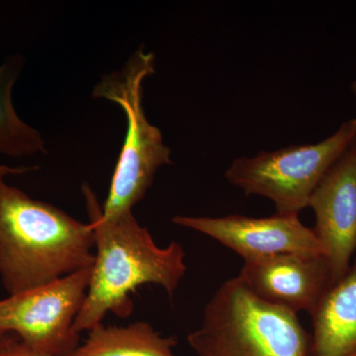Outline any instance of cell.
<instances>
[{
    "label": "cell",
    "mask_w": 356,
    "mask_h": 356,
    "mask_svg": "<svg viewBox=\"0 0 356 356\" xmlns=\"http://www.w3.org/2000/svg\"><path fill=\"white\" fill-rule=\"evenodd\" d=\"M83 194L95 236V259L86 300L74 321L79 334L102 324L107 314L130 317L134 311L131 294L142 285H159L172 299L186 273L180 243L159 247L132 212L105 218L88 184L83 186Z\"/></svg>",
    "instance_id": "6da1fadb"
},
{
    "label": "cell",
    "mask_w": 356,
    "mask_h": 356,
    "mask_svg": "<svg viewBox=\"0 0 356 356\" xmlns=\"http://www.w3.org/2000/svg\"><path fill=\"white\" fill-rule=\"evenodd\" d=\"M93 248L89 222L0 182V278L9 295L91 268Z\"/></svg>",
    "instance_id": "7a4b0ae2"
},
{
    "label": "cell",
    "mask_w": 356,
    "mask_h": 356,
    "mask_svg": "<svg viewBox=\"0 0 356 356\" xmlns=\"http://www.w3.org/2000/svg\"><path fill=\"white\" fill-rule=\"evenodd\" d=\"M187 339L198 356H312L298 315L259 298L238 276L215 292Z\"/></svg>",
    "instance_id": "3957f363"
},
{
    "label": "cell",
    "mask_w": 356,
    "mask_h": 356,
    "mask_svg": "<svg viewBox=\"0 0 356 356\" xmlns=\"http://www.w3.org/2000/svg\"><path fill=\"white\" fill-rule=\"evenodd\" d=\"M154 60L153 53L137 51L123 69L103 76L93 89L95 98L116 103L127 119L125 140L102 205L105 218L132 212L153 184L156 170L172 163L170 147L159 129L147 121L143 107V84L156 72Z\"/></svg>",
    "instance_id": "277c9868"
},
{
    "label": "cell",
    "mask_w": 356,
    "mask_h": 356,
    "mask_svg": "<svg viewBox=\"0 0 356 356\" xmlns=\"http://www.w3.org/2000/svg\"><path fill=\"white\" fill-rule=\"evenodd\" d=\"M356 137V119L318 144L298 145L234 159L225 178L245 195L270 199L281 214H299L327 170Z\"/></svg>",
    "instance_id": "5b68a950"
},
{
    "label": "cell",
    "mask_w": 356,
    "mask_h": 356,
    "mask_svg": "<svg viewBox=\"0 0 356 356\" xmlns=\"http://www.w3.org/2000/svg\"><path fill=\"white\" fill-rule=\"evenodd\" d=\"M91 270L0 300V332H11L46 355L69 356L81 344L74 321L86 300Z\"/></svg>",
    "instance_id": "8992f818"
},
{
    "label": "cell",
    "mask_w": 356,
    "mask_h": 356,
    "mask_svg": "<svg viewBox=\"0 0 356 356\" xmlns=\"http://www.w3.org/2000/svg\"><path fill=\"white\" fill-rule=\"evenodd\" d=\"M172 222L214 238L242 257L243 261L284 254L325 257L315 232L300 221L299 214L275 213L266 218L175 216Z\"/></svg>",
    "instance_id": "52a82bcc"
},
{
    "label": "cell",
    "mask_w": 356,
    "mask_h": 356,
    "mask_svg": "<svg viewBox=\"0 0 356 356\" xmlns=\"http://www.w3.org/2000/svg\"><path fill=\"white\" fill-rule=\"evenodd\" d=\"M309 207L315 213L313 229L337 282L356 252V137L316 187Z\"/></svg>",
    "instance_id": "ba28073f"
},
{
    "label": "cell",
    "mask_w": 356,
    "mask_h": 356,
    "mask_svg": "<svg viewBox=\"0 0 356 356\" xmlns=\"http://www.w3.org/2000/svg\"><path fill=\"white\" fill-rule=\"evenodd\" d=\"M238 277L259 298L313 315L336 283L325 257L284 254L245 261Z\"/></svg>",
    "instance_id": "9c48e42d"
},
{
    "label": "cell",
    "mask_w": 356,
    "mask_h": 356,
    "mask_svg": "<svg viewBox=\"0 0 356 356\" xmlns=\"http://www.w3.org/2000/svg\"><path fill=\"white\" fill-rule=\"evenodd\" d=\"M311 317L312 356H356V259Z\"/></svg>",
    "instance_id": "30bf717a"
},
{
    "label": "cell",
    "mask_w": 356,
    "mask_h": 356,
    "mask_svg": "<svg viewBox=\"0 0 356 356\" xmlns=\"http://www.w3.org/2000/svg\"><path fill=\"white\" fill-rule=\"evenodd\" d=\"M177 339L163 337L147 322L127 327L96 325L69 356H177Z\"/></svg>",
    "instance_id": "8fae6325"
},
{
    "label": "cell",
    "mask_w": 356,
    "mask_h": 356,
    "mask_svg": "<svg viewBox=\"0 0 356 356\" xmlns=\"http://www.w3.org/2000/svg\"><path fill=\"white\" fill-rule=\"evenodd\" d=\"M22 67L19 56L6 58L0 65V154L13 158L46 153L38 131L21 120L14 109L11 95Z\"/></svg>",
    "instance_id": "7c38bea8"
},
{
    "label": "cell",
    "mask_w": 356,
    "mask_h": 356,
    "mask_svg": "<svg viewBox=\"0 0 356 356\" xmlns=\"http://www.w3.org/2000/svg\"><path fill=\"white\" fill-rule=\"evenodd\" d=\"M0 356H51L41 351L34 350L19 339L7 344L0 350Z\"/></svg>",
    "instance_id": "4fadbf2b"
},
{
    "label": "cell",
    "mask_w": 356,
    "mask_h": 356,
    "mask_svg": "<svg viewBox=\"0 0 356 356\" xmlns=\"http://www.w3.org/2000/svg\"><path fill=\"white\" fill-rule=\"evenodd\" d=\"M29 168H10V166L0 165V182L4 181V177L9 175H20L30 170Z\"/></svg>",
    "instance_id": "5bb4252c"
},
{
    "label": "cell",
    "mask_w": 356,
    "mask_h": 356,
    "mask_svg": "<svg viewBox=\"0 0 356 356\" xmlns=\"http://www.w3.org/2000/svg\"><path fill=\"white\" fill-rule=\"evenodd\" d=\"M17 337L14 334H11V332H0V350L4 346H6L7 344L13 343V341H17Z\"/></svg>",
    "instance_id": "9a60e30c"
},
{
    "label": "cell",
    "mask_w": 356,
    "mask_h": 356,
    "mask_svg": "<svg viewBox=\"0 0 356 356\" xmlns=\"http://www.w3.org/2000/svg\"><path fill=\"white\" fill-rule=\"evenodd\" d=\"M350 89H351V92L353 93V95H355V98H356V81H353V83H351Z\"/></svg>",
    "instance_id": "2e32d148"
}]
</instances>
